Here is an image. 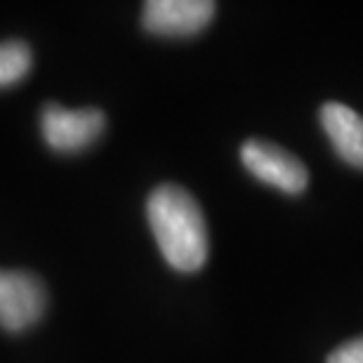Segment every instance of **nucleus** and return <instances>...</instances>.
Returning <instances> with one entry per match:
<instances>
[{
    "instance_id": "obj_6",
    "label": "nucleus",
    "mask_w": 363,
    "mask_h": 363,
    "mask_svg": "<svg viewBox=\"0 0 363 363\" xmlns=\"http://www.w3.org/2000/svg\"><path fill=\"white\" fill-rule=\"evenodd\" d=\"M321 125L335 154L363 170V116L340 101H325L321 106Z\"/></svg>"
},
{
    "instance_id": "obj_3",
    "label": "nucleus",
    "mask_w": 363,
    "mask_h": 363,
    "mask_svg": "<svg viewBox=\"0 0 363 363\" xmlns=\"http://www.w3.org/2000/svg\"><path fill=\"white\" fill-rule=\"evenodd\" d=\"M104 113L99 108H64L60 104H50L43 111V137L48 147L60 154H76L88 149L104 133Z\"/></svg>"
},
{
    "instance_id": "obj_4",
    "label": "nucleus",
    "mask_w": 363,
    "mask_h": 363,
    "mask_svg": "<svg viewBox=\"0 0 363 363\" xmlns=\"http://www.w3.org/2000/svg\"><path fill=\"white\" fill-rule=\"evenodd\" d=\"M45 311V288L26 272L0 269V328L21 333L38 323Z\"/></svg>"
},
{
    "instance_id": "obj_8",
    "label": "nucleus",
    "mask_w": 363,
    "mask_h": 363,
    "mask_svg": "<svg viewBox=\"0 0 363 363\" xmlns=\"http://www.w3.org/2000/svg\"><path fill=\"white\" fill-rule=\"evenodd\" d=\"M328 363H363V337L340 345L328 357Z\"/></svg>"
},
{
    "instance_id": "obj_2",
    "label": "nucleus",
    "mask_w": 363,
    "mask_h": 363,
    "mask_svg": "<svg viewBox=\"0 0 363 363\" xmlns=\"http://www.w3.org/2000/svg\"><path fill=\"white\" fill-rule=\"evenodd\" d=\"M241 163L252 177L283 194L297 196L309 184V172L304 163L274 142L248 140L241 147Z\"/></svg>"
},
{
    "instance_id": "obj_1",
    "label": "nucleus",
    "mask_w": 363,
    "mask_h": 363,
    "mask_svg": "<svg viewBox=\"0 0 363 363\" xmlns=\"http://www.w3.org/2000/svg\"><path fill=\"white\" fill-rule=\"evenodd\" d=\"M147 217L158 248L172 269L194 274L208 262V224L189 191L175 184L158 186L147 201Z\"/></svg>"
},
{
    "instance_id": "obj_7",
    "label": "nucleus",
    "mask_w": 363,
    "mask_h": 363,
    "mask_svg": "<svg viewBox=\"0 0 363 363\" xmlns=\"http://www.w3.org/2000/svg\"><path fill=\"white\" fill-rule=\"evenodd\" d=\"M31 50L19 40L0 43V88H10L24 81L31 71Z\"/></svg>"
},
{
    "instance_id": "obj_5",
    "label": "nucleus",
    "mask_w": 363,
    "mask_h": 363,
    "mask_svg": "<svg viewBox=\"0 0 363 363\" xmlns=\"http://www.w3.org/2000/svg\"><path fill=\"white\" fill-rule=\"evenodd\" d=\"M215 10L217 5L210 0H149L142 24L149 33L163 38H189L213 21Z\"/></svg>"
}]
</instances>
